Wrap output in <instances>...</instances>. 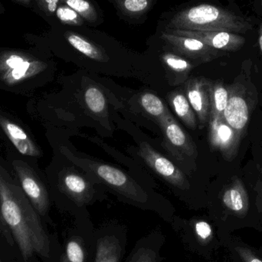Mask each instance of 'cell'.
<instances>
[{
	"label": "cell",
	"instance_id": "obj_2",
	"mask_svg": "<svg viewBox=\"0 0 262 262\" xmlns=\"http://www.w3.org/2000/svg\"><path fill=\"white\" fill-rule=\"evenodd\" d=\"M252 24L243 17L223 8L201 4L177 13L167 25V29L189 31H223L246 33Z\"/></svg>",
	"mask_w": 262,
	"mask_h": 262
},
{
	"label": "cell",
	"instance_id": "obj_20",
	"mask_svg": "<svg viewBox=\"0 0 262 262\" xmlns=\"http://www.w3.org/2000/svg\"><path fill=\"white\" fill-rule=\"evenodd\" d=\"M123 13L128 16H138L146 13L154 0H115Z\"/></svg>",
	"mask_w": 262,
	"mask_h": 262
},
{
	"label": "cell",
	"instance_id": "obj_35",
	"mask_svg": "<svg viewBox=\"0 0 262 262\" xmlns=\"http://www.w3.org/2000/svg\"><path fill=\"white\" fill-rule=\"evenodd\" d=\"M0 262H3V261H2V260H1V259H0Z\"/></svg>",
	"mask_w": 262,
	"mask_h": 262
},
{
	"label": "cell",
	"instance_id": "obj_19",
	"mask_svg": "<svg viewBox=\"0 0 262 262\" xmlns=\"http://www.w3.org/2000/svg\"><path fill=\"white\" fill-rule=\"evenodd\" d=\"M63 186L78 201L83 202L87 195L88 183L76 174L69 173L63 177Z\"/></svg>",
	"mask_w": 262,
	"mask_h": 262
},
{
	"label": "cell",
	"instance_id": "obj_32",
	"mask_svg": "<svg viewBox=\"0 0 262 262\" xmlns=\"http://www.w3.org/2000/svg\"><path fill=\"white\" fill-rule=\"evenodd\" d=\"M261 7H262V0H261ZM258 42H259L260 50L262 54V23L261 26H260L259 29V39H258Z\"/></svg>",
	"mask_w": 262,
	"mask_h": 262
},
{
	"label": "cell",
	"instance_id": "obj_5",
	"mask_svg": "<svg viewBox=\"0 0 262 262\" xmlns=\"http://www.w3.org/2000/svg\"><path fill=\"white\" fill-rule=\"evenodd\" d=\"M161 38L177 53L201 62L212 61L223 55V52L213 49L200 40L190 37L174 35L165 31Z\"/></svg>",
	"mask_w": 262,
	"mask_h": 262
},
{
	"label": "cell",
	"instance_id": "obj_17",
	"mask_svg": "<svg viewBox=\"0 0 262 262\" xmlns=\"http://www.w3.org/2000/svg\"><path fill=\"white\" fill-rule=\"evenodd\" d=\"M69 44L85 56L98 61L107 59L101 49L84 37L74 32H68L64 35Z\"/></svg>",
	"mask_w": 262,
	"mask_h": 262
},
{
	"label": "cell",
	"instance_id": "obj_7",
	"mask_svg": "<svg viewBox=\"0 0 262 262\" xmlns=\"http://www.w3.org/2000/svg\"><path fill=\"white\" fill-rule=\"evenodd\" d=\"M229 92L224 120L242 138L250 118L249 104L245 96L244 89L241 84H234L233 87L229 89Z\"/></svg>",
	"mask_w": 262,
	"mask_h": 262
},
{
	"label": "cell",
	"instance_id": "obj_4",
	"mask_svg": "<svg viewBox=\"0 0 262 262\" xmlns=\"http://www.w3.org/2000/svg\"><path fill=\"white\" fill-rule=\"evenodd\" d=\"M11 164L17 182L36 212L46 215L49 207V194L39 176L25 160H13Z\"/></svg>",
	"mask_w": 262,
	"mask_h": 262
},
{
	"label": "cell",
	"instance_id": "obj_22",
	"mask_svg": "<svg viewBox=\"0 0 262 262\" xmlns=\"http://www.w3.org/2000/svg\"><path fill=\"white\" fill-rule=\"evenodd\" d=\"M162 59L168 69L179 75H186L193 68V66L189 61L171 52L163 54Z\"/></svg>",
	"mask_w": 262,
	"mask_h": 262
},
{
	"label": "cell",
	"instance_id": "obj_13",
	"mask_svg": "<svg viewBox=\"0 0 262 262\" xmlns=\"http://www.w3.org/2000/svg\"><path fill=\"white\" fill-rule=\"evenodd\" d=\"M223 203L229 210L236 213H243L247 210L249 198L241 180L235 179L225 189Z\"/></svg>",
	"mask_w": 262,
	"mask_h": 262
},
{
	"label": "cell",
	"instance_id": "obj_27",
	"mask_svg": "<svg viewBox=\"0 0 262 262\" xmlns=\"http://www.w3.org/2000/svg\"><path fill=\"white\" fill-rule=\"evenodd\" d=\"M195 231L197 236L200 239L203 240V241H206V240L209 239V238L212 236V227L206 222H197L195 225Z\"/></svg>",
	"mask_w": 262,
	"mask_h": 262
},
{
	"label": "cell",
	"instance_id": "obj_31",
	"mask_svg": "<svg viewBox=\"0 0 262 262\" xmlns=\"http://www.w3.org/2000/svg\"><path fill=\"white\" fill-rule=\"evenodd\" d=\"M240 253H241L242 256L244 258L246 262H262L261 260H260L259 258H257L256 256L252 255L248 251L242 250Z\"/></svg>",
	"mask_w": 262,
	"mask_h": 262
},
{
	"label": "cell",
	"instance_id": "obj_23",
	"mask_svg": "<svg viewBox=\"0 0 262 262\" xmlns=\"http://www.w3.org/2000/svg\"><path fill=\"white\" fill-rule=\"evenodd\" d=\"M84 101L91 112L101 114L106 107V99L104 94L96 87H90L84 94Z\"/></svg>",
	"mask_w": 262,
	"mask_h": 262
},
{
	"label": "cell",
	"instance_id": "obj_18",
	"mask_svg": "<svg viewBox=\"0 0 262 262\" xmlns=\"http://www.w3.org/2000/svg\"><path fill=\"white\" fill-rule=\"evenodd\" d=\"M170 103L177 116L191 129L197 126L195 115L188 101L182 92H175L170 95Z\"/></svg>",
	"mask_w": 262,
	"mask_h": 262
},
{
	"label": "cell",
	"instance_id": "obj_11",
	"mask_svg": "<svg viewBox=\"0 0 262 262\" xmlns=\"http://www.w3.org/2000/svg\"><path fill=\"white\" fill-rule=\"evenodd\" d=\"M140 152L147 164L166 181L182 189L188 186L183 172L172 162L154 150L150 146L143 143L140 147Z\"/></svg>",
	"mask_w": 262,
	"mask_h": 262
},
{
	"label": "cell",
	"instance_id": "obj_1",
	"mask_svg": "<svg viewBox=\"0 0 262 262\" xmlns=\"http://www.w3.org/2000/svg\"><path fill=\"white\" fill-rule=\"evenodd\" d=\"M0 212L26 261L35 252L46 258L49 256L50 243L38 213L1 157Z\"/></svg>",
	"mask_w": 262,
	"mask_h": 262
},
{
	"label": "cell",
	"instance_id": "obj_14",
	"mask_svg": "<svg viewBox=\"0 0 262 262\" xmlns=\"http://www.w3.org/2000/svg\"><path fill=\"white\" fill-rule=\"evenodd\" d=\"M163 127L166 138L176 147L183 149L186 154H192L193 146L188 136L170 115H166L163 118Z\"/></svg>",
	"mask_w": 262,
	"mask_h": 262
},
{
	"label": "cell",
	"instance_id": "obj_29",
	"mask_svg": "<svg viewBox=\"0 0 262 262\" xmlns=\"http://www.w3.org/2000/svg\"><path fill=\"white\" fill-rule=\"evenodd\" d=\"M130 262H156V255L151 250L141 249L135 254Z\"/></svg>",
	"mask_w": 262,
	"mask_h": 262
},
{
	"label": "cell",
	"instance_id": "obj_6",
	"mask_svg": "<svg viewBox=\"0 0 262 262\" xmlns=\"http://www.w3.org/2000/svg\"><path fill=\"white\" fill-rule=\"evenodd\" d=\"M166 32L181 36L190 37L222 52H235L241 49L246 38L242 35L223 31H189L167 29Z\"/></svg>",
	"mask_w": 262,
	"mask_h": 262
},
{
	"label": "cell",
	"instance_id": "obj_30",
	"mask_svg": "<svg viewBox=\"0 0 262 262\" xmlns=\"http://www.w3.org/2000/svg\"><path fill=\"white\" fill-rule=\"evenodd\" d=\"M9 228L6 226L3 220V216H2L1 212H0V235H3V236L6 237V240L8 243L10 245H12V238H11L10 234L9 233Z\"/></svg>",
	"mask_w": 262,
	"mask_h": 262
},
{
	"label": "cell",
	"instance_id": "obj_9",
	"mask_svg": "<svg viewBox=\"0 0 262 262\" xmlns=\"http://www.w3.org/2000/svg\"><path fill=\"white\" fill-rule=\"evenodd\" d=\"M209 122V141L212 149L220 151L226 160H232L238 152L241 137L224 119Z\"/></svg>",
	"mask_w": 262,
	"mask_h": 262
},
{
	"label": "cell",
	"instance_id": "obj_28",
	"mask_svg": "<svg viewBox=\"0 0 262 262\" xmlns=\"http://www.w3.org/2000/svg\"><path fill=\"white\" fill-rule=\"evenodd\" d=\"M38 7L48 15L55 14L60 4V0H35Z\"/></svg>",
	"mask_w": 262,
	"mask_h": 262
},
{
	"label": "cell",
	"instance_id": "obj_3",
	"mask_svg": "<svg viewBox=\"0 0 262 262\" xmlns=\"http://www.w3.org/2000/svg\"><path fill=\"white\" fill-rule=\"evenodd\" d=\"M46 62L20 51H3L0 53V82L10 89L33 82L34 78L47 69Z\"/></svg>",
	"mask_w": 262,
	"mask_h": 262
},
{
	"label": "cell",
	"instance_id": "obj_15",
	"mask_svg": "<svg viewBox=\"0 0 262 262\" xmlns=\"http://www.w3.org/2000/svg\"><path fill=\"white\" fill-rule=\"evenodd\" d=\"M229 89L221 82H210V120L224 119V112L229 100Z\"/></svg>",
	"mask_w": 262,
	"mask_h": 262
},
{
	"label": "cell",
	"instance_id": "obj_21",
	"mask_svg": "<svg viewBox=\"0 0 262 262\" xmlns=\"http://www.w3.org/2000/svg\"><path fill=\"white\" fill-rule=\"evenodd\" d=\"M60 2L72 8L90 23H94L98 18L96 9L89 0H60Z\"/></svg>",
	"mask_w": 262,
	"mask_h": 262
},
{
	"label": "cell",
	"instance_id": "obj_24",
	"mask_svg": "<svg viewBox=\"0 0 262 262\" xmlns=\"http://www.w3.org/2000/svg\"><path fill=\"white\" fill-rule=\"evenodd\" d=\"M85 253L84 246L80 238H73L68 243L66 252L61 262H84Z\"/></svg>",
	"mask_w": 262,
	"mask_h": 262
},
{
	"label": "cell",
	"instance_id": "obj_33",
	"mask_svg": "<svg viewBox=\"0 0 262 262\" xmlns=\"http://www.w3.org/2000/svg\"><path fill=\"white\" fill-rule=\"evenodd\" d=\"M14 1L17 2V3H20V4L25 6H29V5L31 4V0H14Z\"/></svg>",
	"mask_w": 262,
	"mask_h": 262
},
{
	"label": "cell",
	"instance_id": "obj_8",
	"mask_svg": "<svg viewBox=\"0 0 262 262\" xmlns=\"http://www.w3.org/2000/svg\"><path fill=\"white\" fill-rule=\"evenodd\" d=\"M0 130L21 155L34 158L41 157V149L30 134L15 120L2 112H0Z\"/></svg>",
	"mask_w": 262,
	"mask_h": 262
},
{
	"label": "cell",
	"instance_id": "obj_12",
	"mask_svg": "<svg viewBox=\"0 0 262 262\" xmlns=\"http://www.w3.org/2000/svg\"><path fill=\"white\" fill-rule=\"evenodd\" d=\"M97 174L107 184L124 192L127 196L137 201L144 202L146 195L139 193L138 191L130 183L127 176L117 168L106 164H98L96 166Z\"/></svg>",
	"mask_w": 262,
	"mask_h": 262
},
{
	"label": "cell",
	"instance_id": "obj_10",
	"mask_svg": "<svg viewBox=\"0 0 262 262\" xmlns=\"http://www.w3.org/2000/svg\"><path fill=\"white\" fill-rule=\"evenodd\" d=\"M186 98L203 127L210 118V82L204 78L189 80L186 86Z\"/></svg>",
	"mask_w": 262,
	"mask_h": 262
},
{
	"label": "cell",
	"instance_id": "obj_26",
	"mask_svg": "<svg viewBox=\"0 0 262 262\" xmlns=\"http://www.w3.org/2000/svg\"><path fill=\"white\" fill-rule=\"evenodd\" d=\"M57 18L61 23L69 26H80L84 25V19L72 8L61 3L58 6L55 12Z\"/></svg>",
	"mask_w": 262,
	"mask_h": 262
},
{
	"label": "cell",
	"instance_id": "obj_16",
	"mask_svg": "<svg viewBox=\"0 0 262 262\" xmlns=\"http://www.w3.org/2000/svg\"><path fill=\"white\" fill-rule=\"evenodd\" d=\"M121 255V245L116 237L107 235L98 239L95 262H119Z\"/></svg>",
	"mask_w": 262,
	"mask_h": 262
},
{
	"label": "cell",
	"instance_id": "obj_25",
	"mask_svg": "<svg viewBox=\"0 0 262 262\" xmlns=\"http://www.w3.org/2000/svg\"><path fill=\"white\" fill-rule=\"evenodd\" d=\"M140 104L145 111L152 117H160L165 115L166 108L161 100L154 94H143L140 98Z\"/></svg>",
	"mask_w": 262,
	"mask_h": 262
},
{
	"label": "cell",
	"instance_id": "obj_34",
	"mask_svg": "<svg viewBox=\"0 0 262 262\" xmlns=\"http://www.w3.org/2000/svg\"><path fill=\"white\" fill-rule=\"evenodd\" d=\"M260 172H261V181H260V183H261V195L262 200V168L260 169Z\"/></svg>",
	"mask_w": 262,
	"mask_h": 262
}]
</instances>
